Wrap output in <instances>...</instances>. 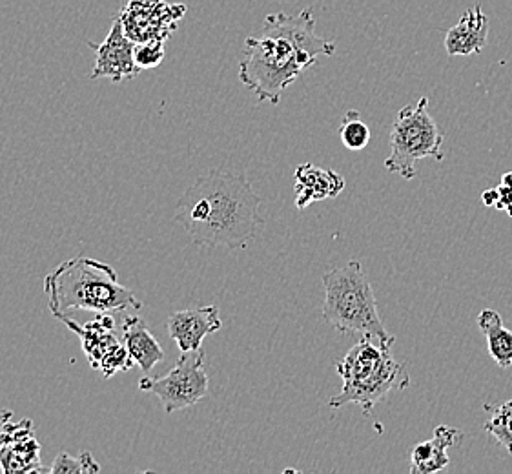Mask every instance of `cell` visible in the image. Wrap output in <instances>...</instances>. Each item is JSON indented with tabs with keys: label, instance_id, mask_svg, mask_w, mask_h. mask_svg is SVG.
Masks as SVG:
<instances>
[{
	"label": "cell",
	"instance_id": "cell-8",
	"mask_svg": "<svg viewBox=\"0 0 512 474\" xmlns=\"http://www.w3.org/2000/svg\"><path fill=\"white\" fill-rule=\"evenodd\" d=\"M73 334L79 336L82 351L95 371H101L104 378H112L117 372L130 371L135 363L126 351L124 343L113 336L115 320L112 314H97L95 320L79 325L68 316H57Z\"/></svg>",
	"mask_w": 512,
	"mask_h": 474
},
{
	"label": "cell",
	"instance_id": "cell-4",
	"mask_svg": "<svg viewBox=\"0 0 512 474\" xmlns=\"http://www.w3.org/2000/svg\"><path fill=\"white\" fill-rule=\"evenodd\" d=\"M392 345L361 338L336 365L343 389L330 398L328 405L339 409L354 403L370 416L374 405L390 391H405L410 385L409 369L407 363L394 360Z\"/></svg>",
	"mask_w": 512,
	"mask_h": 474
},
{
	"label": "cell",
	"instance_id": "cell-5",
	"mask_svg": "<svg viewBox=\"0 0 512 474\" xmlns=\"http://www.w3.org/2000/svg\"><path fill=\"white\" fill-rule=\"evenodd\" d=\"M323 320L347 336L374 338L394 343L379 318L378 301L361 263L352 259L345 267L334 268L323 276Z\"/></svg>",
	"mask_w": 512,
	"mask_h": 474
},
{
	"label": "cell",
	"instance_id": "cell-1",
	"mask_svg": "<svg viewBox=\"0 0 512 474\" xmlns=\"http://www.w3.org/2000/svg\"><path fill=\"white\" fill-rule=\"evenodd\" d=\"M336 44L316 33L310 8L297 15L272 13L259 37L245 41V57L239 64V81L259 101L281 103V95L310 70L321 55L332 57Z\"/></svg>",
	"mask_w": 512,
	"mask_h": 474
},
{
	"label": "cell",
	"instance_id": "cell-6",
	"mask_svg": "<svg viewBox=\"0 0 512 474\" xmlns=\"http://www.w3.org/2000/svg\"><path fill=\"white\" fill-rule=\"evenodd\" d=\"M445 134L429 112V99L420 97L418 103L403 106L390 130V155L385 168L403 179H414L421 159L443 161Z\"/></svg>",
	"mask_w": 512,
	"mask_h": 474
},
{
	"label": "cell",
	"instance_id": "cell-24",
	"mask_svg": "<svg viewBox=\"0 0 512 474\" xmlns=\"http://www.w3.org/2000/svg\"><path fill=\"white\" fill-rule=\"evenodd\" d=\"M11 416H13V413L8 409H0V423L8 422V420H11Z\"/></svg>",
	"mask_w": 512,
	"mask_h": 474
},
{
	"label": "cell",
	"instance_id": "cell-17",
	"mask_svg": "<svg viewBox=\"0 0 512 474\" xmlns=\"http://www.w3.org/2000/svg\"><path fill=\"white\" fill-rule=\"evenodd\" d=\"M478 327L487 338V349L500 369L512 367V330L503 325L498 310L485 309L478 316Z\"/></svg>",
	"mask_w": 512,
	"mask_h": 474
},
{
	"label": "cell",
	"instance_id": "cell-19",
	"mask_svg": "<svg viewBox=\"0 0 512 474\" xmlns=\"http://www.w3.org/2000/svg\"><path fill=\"white\" fill-rule=\"evenodd\" d=\"M483 429L487 434H491L496 444L502 445L503 449L512 454V400L498 405V409L492 414L491 420L483 425Z\"/></svg>",
	"mask_w": 512,
	"mask_h": 474
},
{
	"label": "cell",
	"instance_id": "cell-21",
	"mask_svg": "<svg viewBox=\"0 0 512 474\" xmlns=\"http://www.w3.org/2000/svg\"><path fill=\"white\" fill-rule=\"evenodd\" d=\"M135 62L141 70L157 68L164 61V42L150 41L135 44Z\"/></svg>",
	"mask_w": 512,
	"mask_h": 474
},
{
	"label": "cell",
	"instance_id": "cell-12",
	"mask_svg": "<svg viewBox=\"0 0 512 474\" xmlns=\"http://www.w3.org/2000/svg\"><path fill=\"white\" fill-rule=\"evenodd\" d=\"M170 338L177 343L179 351H199L206 336L223 329V321L217 307L179 310L170 314L166 321Z\"/></svg>",
	"mask_w": 512,
	"mask_h": 474
},
{
	"label": "cell",
	"instance_id": "cell-13",
	"mask_svg": "<svg viewBox=\"0 0 512 474\" xmlns=\"http://www.w3.org/2000/svg\"><path fill=\"white\" fill-rule=\"evenodd\" d=\"M294 181L297 210H305L316 201L336 199L345 190V177L312 163L297 166Z\"/></svg>",
	"mask_w": 512,
	"mask_h": 474
},
{
	"label": "cell",
	"instance_id": "cell-22",
	"mask_svg": "<svg viewBox=\"0 0 512 474\" xmlns=\"http://www.w3.org/2000/svg\"><path fill=\"white\" fill-rule=\"evenodd\" d=\"M498 192H500V199H498V210L507 212L512 217V183H500L498 186Z\"/></svg>",
	"mask_w": 512,
	"mask_h": 474
},
{
	"label": "cell",
	"instance_id": "cell-20",
	"mask_svg": "<svg viewBox=\"0 0 512 474\" xmlns=\"http://www.w3.org/2000/svg\"><path fill=\"white\" fill-rule=\"evenodd\" d=\"M101 471V465L93 458L90 451H84L79 456H70L68 453H59L53 460L52 467H48L50 474H93Z\"/></svg>",
	"mask_w": 512,
	"mask_h": 474
},
{
	"label": "cell",
	"instance_id": "cell-10",
	"mask_svg": "<svg viewBox=\"0 0 512 474\" xmlns=\"http://www.w3.org/2000/svg\"><path fill=\"white\" fill-rule=\"evenodd\" d=\"M0 471L15 473H48L41 464V444L33 433V422L2 423L0 431Z\"/></svg>",
	"mask_w": 512,
	"mask_h": 474
},
{
	"label": "cell",
	"instance_id": "cell-3",
	"mask_svg": "<svg viewBox=\"0 0 512 474\" xmlns=\"http://www.w3.org/2000/svg\"><path fill=\"white\" fill-rule=\"evenodd\" d=\"M44 294L53 316L81 309L93 314H117L143 309L132 290L119 283L115 268L88 256L66 259L44 278Z\"/></svg>",
	"mask_w": 512,
	"mask_h": 474
},
{
	"label": "cell",
	"instance_id": "cell-16",
	"mask_svg": "<svg viewBox=\"0 0 512 474\" xmlns=\"http://www.w3.org/2000/svg\"><path fill=\"white\" fill-rule=\"evenodd\" d=\"M123 343L135 365L141 367L144 374L152 372L157 363L164 360L161 343L155 340L154 334L146 321L137 314H126L123 321Z\"/></svg>",
	"mask_w": 512,
	"mask_h": 474
},
{
	"label": "cell",
	"instance_id": "cell-18",
	"mask_svg": "<svg viewBox=\"0 0 512 474\" xmlns=\"http://www.w3.org/2000/svg\"><path fill=\"white\" fill-rule=\"evenodd\" d=\"M339 137H341V143L352 152H359V150H365L370 143V128L369 124L365 123L361 119V114L358 110H349L345 117H343V123L339 128Z\"/></svg>",
	"mask_w": 512,
	"mask_h": 474
},
{
	"label": "cell",
	"instance_id": "cell-14",
	"mask_svg": "<svg viewBox=\"0 0 512 474\" xmlns=\"http://www.w3.org/2000/svg\"><path fill=\"white\" fill-rule=\"evenodd\" d=\"M463 433L451 425H440L427 442L416 445L410 453V474H434L451 464L449 449L460 445Z\"/></svg>",
	"mask_w": 512,
	"mask_h": 474
},
{
	"label": "cell",
	"instance_id": "cell-15",
	"mask_svg": "<svg viewBox=\"0 0 512 474\" xmlns=\"http://www.w3.org/2000/svg\"><path fill=\"white\" fill-rule=\"evenodd\" d=\"M489 39V19L483 13L482 6L463 13L458 24H454L445 35V50L451 57H467L483 52Z\"/></svg>",
	"mask_w": 512,
	"mask_h": 474
},
{
	"label": "cell",
	"instance_id": "cell-7",
	"mask_svg": "<svg viewBox=\"0 0 512 474\" xmlns=\"http://www.w3.org/2000/svg\"><path fill=\"white\" fill-rule=\"evenodd\" d=\"M139 389L155 394L163 403L166 414L194 407L210 391L205 372V351L181 352V358L172 371L163 378L143 376L139 380Z\"/></svg>",
	"mask_w": 512,
	"mask_h": 474
},
{
	"label": "cell",
	"instance_id": "cell-2",
	"mask_svg": "<svg viewBox=\"0 0 512 474\" xmlns=\"http://www.w3.org/2000/svg\"><path fill=\"white\" fill-rule=\"evenodd\" d=\"M263 199L245 174L210 170L188 186L175 207V221L197 247L245 248L265 225Z\"/></svg>",
	"mask_w": 512,
	"mask_h": 474
},
{
	"label": "cell",
	"instance_id": "cell-9",
	"mask_svg": "<svg viewBox=\"0 0 512 474\" xmlns=\"http://www.w3.org/2000/svg\"><path fill=\"white\" fill-rule=\"evenodd\" d=\"M185 4H168L166 0H130L119 19L130 41H168L185 17Z\"/></svg>",
	"mask_w": 512,
	"mask_h": 474
},
{
	"label": "cell",
	"instance_id": "cell-23",
	"mask_svg": "<svg viewBox=\"0 0 512 474\" xmlns=\"http://www.w3.org/2000/svg\"><path fill=\"white\" fill-rule=\"evenodd\" d=\"M498 199H500V192H498V188H492V190H487V192H483L482 201L485 207H494L498 205Z\"/></svg>",
	"mask_w": 512,
	"mask_h": 474
},
{
	"label": "cell",
	"instance_id": "cell-11",
	"mask_svg": "<svg viewBox=\"0 0 512 474\" xmlns=\"http://www.w3.org/2000/svg\"><path fill=\"white\" fill-rule=\"evenodd\" d=\"M95 50V66L92 79H110L112 83H123L126 79H134L141 68L135 62V42L130 41L124 33L123 22L117 17L101 44L88 42Z\"/></svg>",
	"mask_w": 512,
	"mask_h": 474
}]
</instances>
